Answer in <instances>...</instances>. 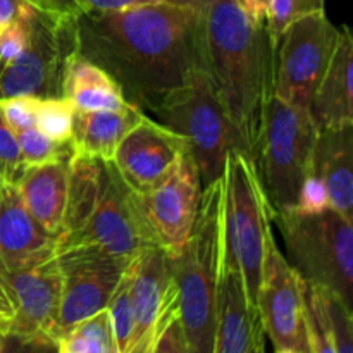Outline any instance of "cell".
<instances>
[{
	"label": "cell",
	"mask_w": 353,
	"mask_h": 353,
	"mask_svg": "<svg viewBox=\"0 0 353 353\" xmlns=\"http://www.w3.org/2000/svg\"><path fill=\"white\" fill-rule=\"evenodd\" d=\"M76 52L107 72L143 114L203 69L200 12L193 0H169L121 12L76 17Z\"/></svg>",
	"instance_id": "1"
},
{
	"label": "cell",
	"mask_w": 353,
	"mask_h": 353,
	"mask_svg": "<svg viewBox=\"0 0 353 353\" xmlns=\"http://www.w3.org/2000/svg\"><path fill=\"white\" fill-rule=\"evenodd\" d=\"M193 2L200 12L203 69L252 159L264 109L274 95L276 50L268 28L238 0Z\"/></svg>",
	"instance_id": "2"
},
{
	"label": "cell",
	"mask_w": 353,
	"mask_h": 353,
	"mask_svg": "<svg viewBox=\"0 0 353 353\" xmlns=\"http://www.w3.org/2000/svg\"><path fill=\"white\" fill-rule=\"evenodd\" d=\"M223 252L224 176L202 188L192 234L172 257L179 321L192 353H214Z\"/></svg>",
	"instance_id": "3"
},
{
	"label": "cell",
	"mask_w": 353,
	"mask_h": 353,
	"mask_svg": "<svg viewBox=\"0 0 353 353\" xmlns=\"http://www.w3.org/2000/svg\"><path fill=\"white\" fill-rule=\"evenodd\" d=\"M317 134L309 109L269 99L252 161L271 214L295 209L302 183L312 174Z\"/></svg>",
	"instance_id": "4"
},
{
	"label": "cell",
	"mask_w": 353,
	"mask_h": 353,
	"mask_svg": "<svg viewBox=\"0 0 353 353\" xmlns=\"http://www.w3.org/2000/svg\"><path fill=\"white\" fill-rule=\"evenodd\" d=\"M152 116L185 138L199 168L202 188L223 178L231 150L243 152L240 134L205 69L196 71L188 85L165 97Z\"/></svg>",
	"instance_id": "5"
},
{
	"label": "cell",
	"mask_w": 353,
	"mask_h": 353,
	"mask_svg": "<svg viewBox=\"0 0 353 353\" xmlns=\"http://www.w3.org/2000/svg\"><path fill=\"white\" fill-rule=\"evenodd\" d=\"M271 214V212H269ZM286 245V261L305 285L336 293L352 309L353 226L352 221L324 210L302 216L293 210L271 214Z\"/></svg>",
	"instance_id": "6"
},
{
	"label": "cell",
	"mask_w": 353,
	"mask_h": 353,
	"mask_svg": "<svg viewBox=\"0 0 353 353\" xmlns=\"http://www.w3.org/2000/svg\"><path fill=\"white\" fill-rule=\"evenodd\" d=\"M269 234L271 214L254 161L231 150L224 168V252L240 271L255 309Z\"/></svg>",
	"instance_id": "7"
},
{
	"label": "cell",
	"mask_w": 353,
	"mask_h": 353,
	"mask_svg": "<svg viewBox=\"0 0 353 353\" xmlns=\"http://www.w3.org/2000/svg\"><path fill=\"white\" fill-rule=\"evenodd\" d=\"M76 19H55L34 9L24 50L0 72V100L62 97L65 65L76 52Z\"/></svg>",
	"instance_id": "8"
},
{
	"label": "cell",
	"mask_w": 353,
	"mask_h": 353,
	"mask_svg": "<svg viewBox=\"0 0 353 353\" xmlns=\"http://www.w3.org/2000/svg\"><path fill=\"white\" fill-rule=\"evenodd\" d=\"M340 30L324 9L296 17L285 30L274 55V95L295 107L309 109L326 72Z\"/></svg>",
	"instance_id": "9"
},
{
	"label": "cell",
	"mask_w": 353,
	"mask_h": 353,
	"mask_svg": "<svg viewBox=\"0 0 353 353\" xmlns=\"http://www.w3.org/2000/svg\"><path fill=\"white\" fill-rule=\"evenodd\" d=\"M76 247L99 248L124 261L157 247L138 207L137 193L124 185L112 162H107L102 192L88 221L74 234L57 241V252Z\"/></svg>",
	"instance_id": "10"
},
{
	"label": "cell",
	"mask_w": 353,
	"mask_h": 353,
	"mask_svg": "<svg viewBox=\"0 0 353 353\" xmlns=\"http://www.w3.org/2000/svg\"><path fill=\"white\" fill-rule=\"evenodd\" d=\"M257 312L262 330L271 338L276 352L310 353L305 319V283L288 264L272 233L268 238L262 264Z\"/></svg>",
	"instance_id": "11"
},
{
	"label": "cell",
	"mask_w": 353,
	"mask_h": 353,
	"mask_svg": "<svg viewBox=\"0 0 353 353\" xmlns=\"http://www.w3.org/2000/svg\"><path fill=\"white\" fill-rule=\"evenodd\" d=\"M61 271V309L57 338L74 324L107 309L117 283L131 261L99 248H65L55 255Z\"/></svg>",
	"instance_id": "12"
},
{
	"label": "cell",
	"mask_w": 353,
	"mask_h": 353,
	"mask_svg": "<svg viewBox=\"0 0 353 353\" xmlns=\"http://www.w3.org/2000/svg\"><path fill=\"white\" fill-rule=\"evenodd\" d=\"M200 195L202 181L190 152L150 192L137 195L138 207L155 245L171 257L181 252L192 234Z\"/></svg>",
	"instance_id": "13"
},
{
	"label": "cell",
	"mask_w": 353,
	"mask_h": 353,
	"mask_svg": "<svg viewBox=\"0 0 353 353\" xmlns=\"http://www.w3.org/2000/svg\"><path fill=\"white\" fill-rule=\"evenodd\" d=\"M134 331L130 353H150L169 321L179 314L172 257L161 247L141 250L130 262Z\"/></svg>",
	"instance_id": "14"
},
{
	"label": "cell",
	"mask_w": 353,
	"mask_h": 353,
	"mask_svg": "<svg viewBox=\"0 0 353 353\" xmlns=\"http://www.w3.org/2000/svg\"><path fill=\"white\" fill-rule=\"evenodd\" d=\"M186 152L188 145L181 134L145 116L117 145L112 164L124 185L143 195L172 171Z\"/></svg>",
	"instance_id": "15"
},
{
	"label": "cell",
	"mask_w": 353,
	"mask_h": 353,
	"mask_svg": "<svg viewBox=\"0 0 353 353\" xmlns=\"http://www.w3.org/2000/svg\"><path fill=\"white\" fill-rule=\"evenodd\" d=\"M2 274L16 305V317L9 334L57 341L61 309V271L57 259L52 257L41 264Z\"/></svg>",
	"instance_id": "16"
},
{
	"label": "cell",
	"mask_w": 353,
	"mask_h": 353,
	"mask_svg": "<svg viewBox=\"0 0 353 353\" xmlns=\"http://www.w3.org/2000/svg\"><path fill=\"white\" fill-rule=\"evenodd\" d=\"M264 330L240 271L226 252L221 262L214 353H265Z\"/></svg>",
	"instance_id": "17"
},
{
	"label": "cell",
	"mask_w": 353,
	"mask_h": 353,
	"mask_svg": "<svg viewBox=\"0 0 353 353\" xmlns=\"http://www.w3.org/2000/svg\"><path fill=\"white\" fill-rule=\"evenodd\" d=\"M57 254V238L50 236L24 207L14 183L0 185V272L41 264Z\"/></svg>",
	"instance_id": "18"
},
{
	"label": "cell",
	"mask_w": 353,
	"mask_h": 353,
	"mask_svg": "<svg viewBox=\"0 0 353 353\" xmlns=\"http://www.w3.org/2000/svg\"><path fill=\"white\" fill-rule=\"evenodd\" d=\"M353 40L347 26L340 31L336 47L323 79L310 100V116L317 130L353 126Z\"/></svg>",
	"instance_id": "19"
},
{
	"label": "cell",
	"mask_w": 353,
	"mask_h": 353,
	"mask_svg": "<svg viewBox=\"0 0 353 353\" xmlns=\"http://www.w3.org/2000/svg\"><path fill=\"white\" fill-rule=\"evenodd\" d=\"M69 161L24 168L17 181L14 183L30 216L57 240L64 228Z\"/></svg>",
	"instance_id": "20"
},
{
	"label": "cell",
	"mask_w": 353,
	"mask_h": 353,
	"mask_svg": "<svg viewBox=\"0 0 353 353\" xmlns=\"http://www.w3.org/2000/svg\"><path fill=\"white\" fill-rule=\"evenodd\" d=\"M353 126L324 130L317 134L312 155V174L326 185L330 209L353 217Z\"/></svg>",
	"instance_id": "21"
},
{
	"label": "cell",
	"mask_w": 353,
	"mask_h": 353,
	"mask_svg": "<svg viewBox=\"0 0 353 353\" xmlns=\"http://www.w3.org/2000/svg\"><path fill=\"white\" fill-rule=\"evenodd\" d=\"M147 114L133 103L116 110H74L71 145L76 155L112 162L117 145Z\"/></svg>",
	"instance_id": "22"
},
{
	"label": "cell",
	"mask_w": 353,
	"mask_h": 353,
	"mask_svg": "<svg viewBox=\"0 0 353 353\" xmlns=\"http://www.w3.org/2000/svg\"><path fill=\"white\" fill-rule=\"evenodd\" d=\"M62 97L71 100L78 110H116L130 103L121 86L78 52L69 57L65 65Z\"/></svg>",
	"instance_id": "23"
},
{
	"label": "cell",
	"mask_w": 353,
	"mask_h": 353,
	"mask_svg": "<svg viewBox=\"0 0 353 353\" xmlns=\"http://www.w3.org/2000/svg\"><path fill=\"white\" fill-rule=\"evenodd\" d=\"M107 161L72 155L69 161L68 202H65L64 228L59 240L74 234L88 221L99 202L105 178ZM57 240V241H59Z\"/></svg>",
	"instance_id": "24"
},
{
	"label": "cell",
	"mask_w": 353,
	"mask_h": 353,
	"mask_svg": "<svg viewBox=\"0 0 353 353\" xmlns=\"http://www.w3.org/2000/svg\"><path fill=\"white\" fill-rule=\"evenodd\" d=\"M107 312L112 323L114 341L119 353H130L131 340H133L134 331V314L133 303H131V272L130 265L124 271L123 278L117 283L109 303H107Z\"/></svg>",
	"instance_id": "25"
},
{
	"label": "cell",
	"mask_w": 353,
	"mask_h": 353,
	"mask_svg": "<svg viewBox=\"0 0 353 353\" xmlns=\"http://www.w3.org/2000/svg\"><path fill=\"white\" fill-rule=\"evenodd\" d=\"M24 168L69 161L74 155L71 141H54L37 128H28L16 134Z\"/></svg>",
	"instance_id": "26"
},
{
	"label": "cell",
	"mask_w": 353,
	"mask_h": 353,
	"mask_svg": "<svg viewBox=\"0 0 353 353\" xmlns=\"http://www.w3.org/2000/svg\"><path fill=\"white\" fill-rule=\"evenodd\" d=\"M74 110L76 107L65 97L40 99L34 128L54 141H71Z\"/></svg>",
	"instance_id": "27"
},
{
	"label": "cell",
	"mask_w": 353,
	"mask_h": 353,
	"mask_svg": "<svg viewBox=\"0 0 353 353\" xmlns=\"http://www.w3.org/2000/svg\"><path fill=\"white\" fill-rule=\"evenodd\" d=\"M305 319L310 353H336L323 296L317 286L305 285Z\"/></svg>",
	"instance_id": "28"
},
{
	"label": "cell",
	"mask_w": 353,
	"mask_h": 353,
	"mask_svg": "<svg viewBox=\"0 0 353 353\" xmlns=\"http://www.w3.org/2000/svg\"><path fill=\"white\" fill-rule=\"evenodd\" d=\"M319 288V286H317ZM323 296L324 310L333 334L336 353H353V321L352 309L330 290L319 288Z\"/></svg>",
	"instance_id": "29"
},
{
	"label": "cell",
	"mask_w": 353,
	"mask_h": 353,
	"mask_svg": "<svg viewBox=\"0 0 353 353\" xmlns=\"http://www.w3.org/2000/svg\"><path fill=\"white\" fill-rule=\"evenodd\" d=\"M321 9H324V0H272L268 19H265V28H268L274 50L278 48L285 30L296 17Z\"/></svg>",
	"instance_id": "30"
},
{
	"label": "cell",
	"mask_w": 353,
	"mask_h": 353,
	"mask_svg": "<svg viewBox=\"0 0 353 353\" xmlns=\"http://www.w3.org/2000/svg\"><path fill=\"white\" fill-rule=\"evenodd\" d=\"M38 102H40V99L28 95L2 99L0 100V114H2L7 126L17 134L28 128L34 126Z\"/></svg>",
	"instance_id": "31"
},
{
	"label": "cell",
	"mask_w": 353,
	"mask_h": 353,
	"mask_svg": "<svg viewBox=\"0 0 353 353\" xmlns=\"http://www.w3.org/2000/svg\"><path fill=\"white\" fill-rule=\"evenodd\" d=\"M23 171L24 164L21 159L16 133L7 126L0 114V179L7 183H16Z\"/></svg>",
	"instance_id": "32"
},
{
	"label": "cell",
	"mask_w": 353,
	"mask_h": 353,
	"mask_svg": "<svg viewBox=\"0 0 353 353\" xmlns=\"http://www.w3.org/2000/svg\"><path fill=\"white\" fill-rule=\"evenodd\" d=\"M327 209H330V193L326 185L316 174L307 176L305 181L302 183L293 212L302 216H317Z\"/></svg>",
	"instance_id": "33"
},
{
	"label": "cell",
	"mask_w": 353,
	"mask_h": 353,
	"mask_svg": "<svg viewBox=\"0 0 353 353\" xmlns=\"http://www.w3.org/2000/svg\"><path fill=\"white\" fill-rule=\"evenodd\" d=\"M33 16V14H31ZM30 16V17H31ZM28 17V19H30ZM28 19L7 24L0 33V72L24 50L28 43Z\"/></svg>",
	"instance_id": "34"
},
{
	"label": "cell",
	"mask_w": 353,
	"mask_h": 353,
	"mask_svg": "<svg viewBox=\"0 0 353 353\" xmlns=\"http://www.w3.org/2000/svg\"><path fill=\"white\" fill-rule=\"evenodd\" d=\"M150 353H192L188 343H186L185 333H183L179 314L172 317L168 323V326L162 330Z\"/></svg>",
	"instance_id": "35"
},
{
	"label": "cell",
	"mask_w": 353,
	"mask_h": 353,
	"mask_svg": "<svg viewBox=\"0 0 353 353\" xmlns=\"http://www.w3.org/2000/svg\"><path fill=\"white\" fill-rule=\"evenodd\" d=\"M0 353H59L57 341L48 338H24L16 334L3 336V347Z\"/></svg>",
	"instance_id": "36"
},
{
	"label": "cell",
	"mask_w": 353,
	"mask_h": 353,
	"mask_svg": "<svg viewBox=\"0 0 353 353\" xmlns=\"http://www.w3.org/2000/svg\"><path fill=\"white\" fill-rule=\"evenodd\" d=\"M33 9L55 19H76L83 14L81 0H26Z\"/></svg>",
	"instance_id": "37"
},
{
	"label": "cell",
	"mask_w": 353,
	"mask_h": 353,
	"mask_svg": "<svg viewBox=\"0 0 353 353\" xmlns=\"http://www.w3.org/2000/svg\"><path fill=\"white\" fill-rule=\"evenodd\" d=\"M169 0H81L83 12H121L141 6L164 3Z\"/></svg>",
	"instance_id": "38"
},
{
	"label": "cell",
	"mask_w": 353,
	"mask_h": 353,
	"mask_svg": "<svg viewBox=\"0 0 353 353\" xmlns=\"http://www.w3.org/2000/svg\"><path fill=\"white\" fill-rule=\"evenodd\" d=\"M14 317H16V305H14L12 293L6 278L0 272V334L7 336L12 330Z\"/></svg>",
	"instance_id": "39"
},
{
	"label": "cell",
	"mask_w": 353,
	"mask_h": 353,
	"mask_svg": "<svg viewBox=\"0 0 353 353\" xmlns=\"http://www.w3.org/2000/svg\"><path fill=\"white\" fill-rule=\"evenodd\" d=\"M34 12L26 0H0V23L3 26L14 21H24Z\"/></svg>",
	"instance_id": "40"
},
{
	"label": "cell",
	"mask_w": 353,
	"mask_h": 353,
	"mask_svg": "<svg viewBox=\"0 0 353 353\" xmlns=\"http://www.w3.org/2000/svg\"><path fill=\"white\" fill-rule=\"evenodd\" d=\"M271 6L272 0H245L243 2V9L259 24H265Z\"/></svg>",
	"instance_id": "41"
},
{
	"label": "cell",
	"mask_w": 353,
	"mask_h": 353,
	"mask_svg": "<svg viewBox=\"0 0 353 353\" xmlns=\"http://www.w3.org/2000/svg\"><path fill=\"white\" fill-rule=\"evenodd\" d=\"M2 347H3V336L0 334V352H2Z\"/></svg>",
	"instance_id": "42"
},
{
	"label": "cell",
	"mask_w": 353,
	"mask_h": 353,
	"mask_svg": "<svg viewBox=\"0 0 353 353\" xmlns=\"http://www.w3.org/2000/svg\"><path fill=\"white\" fill-rule=\"evenodd\" d=\"M276 353H295V352H292V350H279V352H276Z\"/></svg>",
	"instance_id": "43"
},
{
	"label": "cell",
	"mask_w": 353,
	"mask_h": 353,
	"mask_svg": "<svg viewBox=\"0 0 353 353\" xmlns=\"http://www.w3.org/2000/svg\"><path fill=\"white\" fill-rule=\"evenodd\" d=\"M3 28H6V26H3V24L0 23V33H2V31H3Z\"/></svg>",
	"instance_id": "44"
},
{
	"label": "cell",
	"mask_w": 353,
	"mask_h": 353,
	"mask_svg": "<svg viewBox=\"0 0 353 353\" xmlns=\"http://www.w3.org/2000/svg\"><path fill=\"white\" fill-rule=\"evenodd\" d=\"M238 2H240V3H241V6H243V2H245V0H238Z\"/></svg>",
	"instance_id": "45"
},
{
	"label": "cell",
	"mask_w": 353,
	"mask_h": 353,
	"mask_svg": "<svg viewBox=\"0 0 353 353\" xmlns=\"http://www.w3.org/2000/svg\"><path fill=\"white\" fill-rule=\"evenodd\" d=\"M0 185H2V179H0Z\"/></svg>",
	"instance_id": "46"
}]
</instances>
